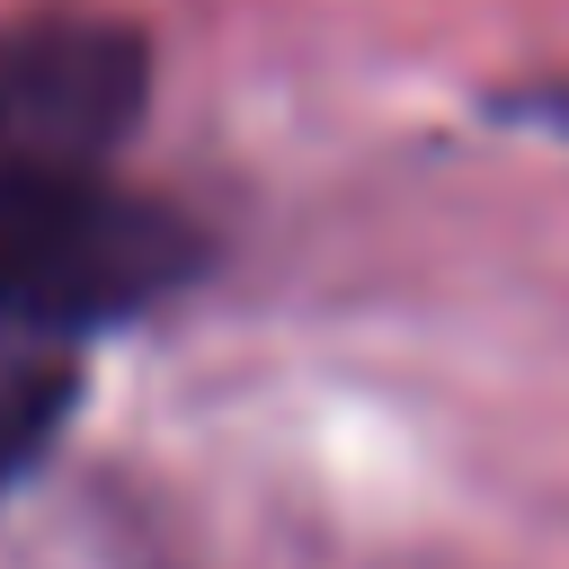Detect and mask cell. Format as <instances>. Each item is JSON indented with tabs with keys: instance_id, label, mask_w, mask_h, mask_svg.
I'll list each match as a JSON object with an SVG mask.
<instances>
[{
	"instance_id": "1",
	"label": "cell",
	"mask_w": 569,
	"mask_h": 569,
	"mask_svg": "<svg viewBox=\"0 0 569 569\" xmlns=\"http://www.w3.org/2000/svg\"><path fill=\"white\" fill-rule=\"evenodd\" d=\"M151 53L124 18L44 9L0 36V311L116 320L178 284L187 231L116 187Z\"/></svg>"
}]
</instances>
